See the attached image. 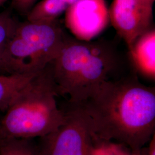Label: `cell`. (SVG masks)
<instances>
[{"mask_svg":"<svg viewBox=\"0 0 155 155\" xmlns=\"http://www.w3.org/2000/svg\"><path fill=\"white\" fill-rule=\"evenodd\" d=\"M64 14L65 26L81 41L93 40L109 22L105 0H78Z\"/></svg>","mask_w":155,"mask_h":155,"instance_id":"52a82bcc","label":"cell"},{"mask_svg":"<svg viewBox=\"0 0 155 155\" xmlns=\"http://www.w3.org/2000/svg\"><path fill=\"white\" fill-rule=\"evenodd\" d=\"M36 1L37 0H12L13 4L17 10L26 15L35 5Z\"/></svg>","mask_w":155,"mask_h":155,"instance_id":"4fadbf2b","label":"cell"},{"mask_svg":"<svg viewBox=\"0 0 155 155\" xmlns=\"http://www.w3.org/2000/svg\"><path fill=\"white\" fill-rule=\"evenodd\" d=\"M18 23L11 12L4 11L0 13V54L15 33Z\"/></svg>","mask_w":155,"mask_h":155,"instance_id":"7c38bea8","label":"cell"},{"mask_svg":"<svg viewBox=\"0 0 155 155\" xmlns=\"http://www.w3.org/2000/svg\"><path fill=\"white\" fill-rule=\"evenodd\" d=\"M153 6L140 0H113L109 8V21L128 50L152 28Z\"/></svg>","mask_w":155,"mask_h":155,"instance_id":"8992f818","label":"cell"},{"mask_svg":"<svg viewBox=\"0 0 155 155\" xmlns=\"http://www.w3.org/2000/svg\"><path fill=\"white\" fill-rule=\"evenodd\" d=\"M33 140L0 137V155H45L40 143Z\"/></svg>","mask_w":155,"mask_h":155,"instance_id":"8fae6325","label":"cell"},{"mask_svg":"<svg viewBox=\"0 0 155 155\" xmlns=\"http://www.w3.org/2000/svg\"><path fill=\"white\" fill-rule=\"evenodd\" d=\"M78 0H41L35 4L27 15L31 21L57 20Z\"/></svg>","mask_w":155,"mask_h":155,"instance_id":"9c48e42d","label":"cell"},{"mask_svg":"<svg viewBox=\"0 0 155 155\" xmlns=\"http://www.w3.org/2000/svg\"><path fill=\"white\" fill-rule=\"evenodd\" d=\"M69 36L58 20L19 22L0 54V74H31L40 72L58 55Z\"/></svg>","mask_w":155,"mask_h":155,"instance_id":"277c9868","label":"cell"},{"mask_svg":"<svg viewBox=\"0 0 155 155\" xmlns=\"http://www.w3.org/2000/svg\"><path fill=\"white\" fill-rule=\"evenodd\" d=\"M131 155H145V151H144V148L139 150V151H132Z\"/></svg>","mask_w":155,"mask_h":155,"instance_id":"9a60e30c","label":"cell"},{"mask_svg":"<svg viewBox=\"0 0 155 155\" xmlns=\"http://www.w3.org/2000/svg\"><path fill=\"white\" fill-rule=\"evenodd\" d=\"M57 96L50 63L20 90L0 117V137L40 139L53 132L65 118Z\"/></svg>","mask_w":155,"mask_h":155,"instance_id":"3957f363","label":"cell"},{"mask_svg":"<svg viewBox=\"0 0 155 155\" xmlns=\"http://www.w3.org/2000/svg\"><path fill=\"white\" fill-rule=\"evenodd\" d=\"M121 57L109 41H81L68 36L58 55L51 63L58 95L70 104H82L100 86L120 71Z\"/></svg>","mask_w":155,"mask_h":155,"instance_id":"7a4b0ae2","label":"cell"},{"mask_svg":"<svg viewBox=\"0 0 155 155\" xmlns=\"http://www.w3.org/2000/svg\"><path fill=\"white\" fill-rule=\"evenodd\" d=\"M129 51L137 70L144 77L155 81V28L152 27L140 36Z\"/></svg>","mask_w":155,"mask_h":155,"instance_id":"ba28073f","label":"cell"},{"mask_svg":"<svg viewBox=\"0 0 155 155\" xmlns=\"http://www.w3.org/2000/svg\"><path fill=\"white\" fill-rule=\"evenodd\" d=\"M81 105L97 141L139 151L155 134V90L137 77L114 78Z\"/></svg>","mask_w":155,"mask_h":155,"instance_id":"6da1fadb","label":"cell"},{"mask_svg":"<svg viewBox=\"0 0 155 155\" xmlns=\"http://www.w3.org/2000/svg\"><path fill=\"white\" fill-rule=\"evenodd\" d=\"M37 74L17 75L0 74L1 111L4 112L7 109L20 90Z\"/></svg>","mask_w":155,"mask_h":155,"instance_id":"30bf717a","label":"cell"},{"mask_svg":"<svg viewBox=\"0 0 155 155\" xmlns=\"http://www.w3.org/2000/svg\"><path fill=\"white\" fill-rule=\"evenodd\" d=\"M64 120L50 134L40 138L45 155H91L95 139L81 104H70Z\"/></svg>","mask_w":155,"mask_h":155,"instance_id":"5b68a950","label":"cell"},{"mask_svg":"<svg viewBox=\"0 0 155 155\" xmlns=\"http://www.w3.org/2000/svg\"><path fill=\"white\" fill-rule=\"evenodd\" d=\"M7 0H0V6L3 4L4 2H5Z\"/></svg>","mask_w":155,"mask_h":155,"instance_id":"e0dca14e","label":"cell"},{"mask_svg":"<svg viewBox=\"0 0 155 155\" xmlns=\"http://www.w3.org/2000/svg\"><path fill=\"white\" fill-rule=\"evenodd\" d=\"M148 147L144 148L145 155H155V135L150 140Z\"/></svg>","mask_w":155,"mask_h":155,"instance_id":"5bb4252c","label":"cell"},{"mask_svg":"<svg viewBox=\"0 0 155 155\" xmlns=\"http://www.w3.org/2000/svg\"><path fill=\"white\" fill-rule=\"evenodd\" d=\"M143 2H144L145 3H147V4H148L150 5H153V4L155 2V0H140Z\"/></svg>","mask_w":155,"mask_h":155,"instance_id":"2e32d148","label":"cell"}]
</instances>
